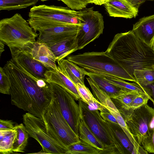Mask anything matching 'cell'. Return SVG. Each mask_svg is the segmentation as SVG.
I'll use <instances>...</instances> for the list:
<instances>
[{"label": "cell", "instance_id": "cell-14", "mask_svg": "<svg viewBox=\"0 0 154 154\" xmlns=\"http://www.w3.org/2000/svg\"><path fill=\"white\" fill-rule=\"evenodd\" d=\"M30 53L32 58L49 69H56L55 56L46 44L36 42L29 43L23 46Z\"/></svg>", "mask_w": 154, "mask_h": 154}, {"label": "cell", "instance_id": "cell-41", "mask_svg": "<svg viewBox=\"0 0 154 154\" xmlns=\"http://www.w3.org/2000/svg\"><path fill=\"white\" fill-rule=\"evenodd\" d=\"M5 44L1 41L0 40V56L2 53L4 51Z\"/></svg>", "mask_w": 154, "mask_h": 154}, {"label": "cell", "instance_id": "cell-39", "mask_svg": "<svg viewBox=\"0 0 154 154\" xmlns=\"http://www.w3.org/2000/svg\"><path fill=\"white\" fill-rule=\"evenodd\" d=\"M133 6L138 9L140 5L146 0L154 1V0H127Z\"/></svg>", "mask_w": 154, "mask_h": 154}, {"label": "cell", "instance_id": "cell-24", "mask_svg": "<svg viewBox=\"0 0 154 154\" xmlns=\"http://www.w3.org/2000/svg\"><path fill=\"white\" fill-rule=\"evenodd\" d=\"M107 122L126 152H128L129 153L139 154L133 144L119 125Z\"/></svg>", "mask_w": 154, "mask_h": 154}, {"label": "cell", "instance_id": "cell-31", "mask_svg": "<svg viewBox=\"0 0 154 154\" xmlns=\"http://www.w3.org/2000/svg\"><path fill=\"white\" fill-rule=\"evenodd\" d=\"M105 78L111 83L119 87L124 91H133L146 94L143 88L136 83H129L125 82L124 80L116 78L106 76Z\"/></svg>", "mask_w": 154, "mask_h": 154}, {"label": "cell", "instance_id": "cell-34", "mask_svg": "<svg viewBox=\"0 0 154 154\" xmlns=\"http://www.w3.org/2000/svg\"><path fill=\"white\" fill-rule=\"evenodd\" d=\"M68 7L73 10H80L85 8L88 0H61Z\"/></svg>", "mask_w": 154, "mask_h": 154}, {"label": "cell", "instance_id": "cell-7", "mask_svg": "<svg viewBox=\"0 0 154 154\" xmlns=\"http://www.w3.org/2000/svg\"><path fill=\"white\" fill-rule=\"evenodd\" d=\"M43 119L48 134L64 146L67 147L80 140L63 116L52 97Z\"/></svg>", "mask_w": 154, "mask_h": 154}, {"label": "cell", "instance_id": "cell-2", "mask_svg": "<svg viewBox=\"0 0 154 154\" xmlns=\"http://www.w3.org/2000/svg\"><path fill=\"white\" fill-rule=\"evenodd\" d=\"M105 52L133 77L135 69H154V49L132 30L116 34Z\"/></svg>", "mask_w": 154, "mask_h": 154}, {"label": "cell", "instance_id": "cell-18", "mask_svg": "<svg viewBox=\"0 0 154 154\" xmlns=\"http://www.w3.org/2000/svg\"><path fill=\"white\" fill-rule=\"evenodd\" d=\"M57 62L60 71L76 85L78 83L84 84V78L87 72L85 69L67 59Z\"/></svg>", "mask_w": 154, "mask_h": 154}, {"label": "cell", "instance_id": "cell-9", "mask_svg": "<svg viewBox=\"0 0 154 154\" xmlns=\"http://www.w3.org/2000/svg\"><path fill=\"white\" fill-rule=\"evenodd\" d=\"M79 28L75 37L77 50H80L98 38L104 28L103 16L93 8L79 11Z\"/></svg>", "mask_w": 154, "mask_h": 154}, {"label": "cell", "instance_id": "cell-44", "mask_svg": "<svg viewBox=\"0 0 154 154\" xmlns=\"http://www.w3.org/2000/svg\"><path fill=\"white\" fill-rule=\"evenodd\" d=\"M57 0L59 1H61V0Z\"/></svg>", "mask_w": 154, "mask_h": 154}, {"label": "cell", "instance_id": "cell-26", "mask_svg": "<svg viewBox=\"0 0 154 154\" xmlns=\"http://www.w3.org/2000/svg\"><path fill=\"white\" fill-rule=\"evenodd\" d=\"M14 128L17 135L13 145V152H24L27 144L29 134L22 123L15 125Z\"/></svg>", "mask_w": 154, "mask_h": 154}, {"label": "cell", "instance_id": "cell-30", "mask_svg": "<svg viewBox=\"0 0 154 154\" xmlns=\"http://www.w3.org/2000/svg\"><path fill=\"white\" fill-rule=\"evenodd\" d=\"M133 74L137 83L142 87L154 82V69H135Z\"/></svg>", "mask_w": 154, "mask_h": 154}, {"label": "cell", "instance_id": "cell-29", "mask_svg": "<svg viewBox=\"0 0 154 154\" xmlns=\"http://www.w3.org/2000/svg\"><path fill=\"white\" fill-rule=\"evenodd\" d=\"M39 0H0V10L11 11L26 8Z\"/></svg>", "mask_w": 154, "mask_h": 154}, {"label": "cell", "instance_id": "cell-5", "mask_svg": "<svg viewBox=\"0 0 154 154\" xmlns=\"http://www.w3.org/2000/svg\"><path fill=\"white\" fill-rule=\"evenodd\" d=\"M79 101L82 117L104 146V149L100 154H125L124 148L107 121L101 116L99 110L90 109L81 99Z\"/></svg>", "mask_w": 154, "mask_h": 154}, {"label": "cell", "instance_id": "cell-23", "mask_svg": "<svg viewBox=\"0 0 154 154\" xmlns=\"http://www.w3.org/2000/svg\"><path fill=\"white\" fill-rule=\"evenodd\" d=\"M17 135L15 129L0 130V152L3 154L12 153L13 145Z\"/></svg>", "mask_w": 154, "mask_h": 154}, {"label": "cell", "instance_id": "cell-1", "mask_svg": "<svg viewBox=\"0 0 154 154\" xmlns=\"http://www.w3.org/2000/svg\"><path fill=\"white\" fill-rule=\"evenodd\" d=\"M3 67L10 81L11 104L43 119L52 98L49 83L42 88L39 87L12 58Z\"/></svg>", "mask_w": 154, "mask_h": 154}, {"label": "cell", "instance_id": "cell-32", "mask_svg": "<svg viewBox=\"0 0 154 154\" xmlns=\"http://www.w3.org/2000/svg\"><path fill=\"white\" fill-rule=\"evenodd\" d=\"M0 92L3 94L10 95V81L3 67H0Z\"/></svg>", "mask_w": 154, "mask_h": 154}, {"label": "cell", "instance_id": "cell-37", "mask_svg": "<svg viewBox=\"0 0 154 154\" xmlns=\"http://www.w3.org/2000/svg\"><path fill=\"white\" fill-rule=\"evenodd\" d=\"M14 123L11 120H0V130L14 129Z\"/></svg>", "mask_w": 154, "mask_h": 154}, {"label": "cell", "instance_id": "cell-16", "mask_svg": "<svg viewBox=\"0 0 154 154\" xmlns=\"http://www.w3.org/2000/svg\"><path fill=\"white\" fill-rule=\"evenodd\" d=\"M132 30L139 38L152 48L154 42V14L140 19L133 25Z\"/></svg>", "mask_w": 154, "mask_h": 154}, {"label": "cell", "instance_id": "cell-33", "mask_svg": "<svg viewBox=\"0 0 154 154\" xmlns=\"http://www.w3.org/2000/svg\"><path fill=\"white\" fill-rule=\"evenodd\" d=\"M141 145L147 152L154 153V122L149 136L143 141Z\"/></svg>", "mask_w": 154, "mask_h": 154}, {"label": "cell", "instance_id": "cell-4", "mask_svg": "<svg viewBox=\"0 0 154 154\" xmlns=\"http://www.w3.org/2000/svg\"><path fill=\"white\" fill-rule=\"evenodd\" d=\"M79 11L69 7L45 5L35 6L27 20L34 31L63 23H79Z\"/></svg>", "mask_w": 154, "mask_h": 154}, {"label": "cell", "instance_id": "cell-8", "mask_svg": "<svg viewBox=\"0 0 154 154\" xmlns=\"http://www.w3.org/2000/svg\"><path fill=\"white\" fill-rule=\"evenodd\" d=\"M131 133L141 145L154 122V108L144 104L135 109H118Z\"/></svg>", "mask_w": 154, "mask_h": 154}, {"label": "cell", "instance_id": "cell-22", "mask_svg": "<svg viewBox=\"0 0 154 154\" xmlns=\"http://www.w3.org/2000/svg\"><path fill=\"white\" fill-rule=\"evenodd\" d=\"M78 130V135L80 140L101 151L104 149V146L91 130L82 117Z\"/></svg>", "mask_w": 154, "mask_h": 154}, {"label": "cell", "instance_id": "cell-21", "mask_svg": "<svg viewBox=\"0 0 154 154\" xmlns=\"http://www.w3.org/2000/svg\"><path fill=\"white\" fill-rule=\"evenodd\" d=\"M86 75L110 98L125 91L111 83L106 79L105 76L88 71L87 72Z\"/></svg>", "mask_w": 154, "mask_h": 154}, {"label": "cell", "instance_id": "cell-3", "mask_svg": "<svg viewBox=\"0 0 154 154\" xmlns=\"http://www.w3.org/2000/svg\"><path fill=\"white\" fill-rule=\"evenodd\" d=\"M66 58L88 72L137 83L134 77L105 52H85L69 55Z\"/></svg>", "mask_w": 154, "mask_h": 154}, {"label": "cell", "instance_id": "cell-28", "mask_svg": "<svg viewBox=\"0 0 154 154\" xmlns=\"http://www.w3.org/2000/svg\"><path fill=\"white\" fill-rule=\"evenodd\" d=\"M140 93L133 91H124L110 98L118 109H127L132 101Z\"/></svg>", "mask_w": 154, "mask_h": 154}, {"label": "cell", "instance_id": "cell-43", "mask_svg": "<svg viewBox=\"0 0 154 154\" xmlns=\"http://www.w3.org/2000/svg\"><path fill=\"white\" fill-rule=\"evenodd\" d=\"M152 48L154 49V42L152 45Z\"/></svg>", "mask_w": 154, "mask_h": 154}, {"label": "cell", "instance_id": "cell-10", "mask_svg": "<svg viewBox=\"0 0 154 154\" xmlns=\"http://www.w3.org/2000/svg\"><path fill=\"white\" fill-rule=\"evenodd\" d=\"M23 119L29 135L39 143L43 152L47 154H66L67 147L48 134L43 119L28 112L23 115Z\"/></svg>", "mask_w": 154, "mask_h": 154}, {"label": "cell", "instance_id": "cell-35", "mask_svg": "<svg viewBox=\"0 0 154 154\" xmlns=\"http://www.w3.org/2000/svg\"><path fill=\"white\" fill-rule=\"evenodd\" d=\"M149 99V97L148 95L145 94L140 93L132 101L129 105L128 109H135L147 104Z\"/></svg>", "mask_w": 154, "mask_h": 154}, {"label": "cell", "instance_id": "cell-25", "mask_svg": "<svg viewBox=\"0 0 154 154\" xmlns=\"http://www.w3.org/2000/svg\"><path fill=\"white\" fill-rule=\"evenodd\" d=\"M76 87L81 99L89 107L100 112L105 109L106 108L96 99L85 84L78 83L76 85Z\"/></svg>", "mask_w": 154, "mask_h": 154}, {"label": "cell", "instance_id": "cell-27", "mask_svg": "<svg viewBox=\"0 0 154 154\" xmlns=\"http://www.w3.org/2000/svg\"><path fill=\"white\" fill-rule=\"evenodd\" d=\"M101 151L80 139L67 147L66 154H99Z\"/></svg>", "mask_w": 154, "mask_h": 154}, {"label": "cell", "instance_id": "cell-40", "mask_svg": "<svg viewBox=\"0 0 154 154\" xmlns=\"http://www.w3.org/2000/svg\"><path fill=\"white\" fill-rule=\"evenodd\" d=\"M108 0H88L89 3H94L96 5H104Z\"/></svg>", "mask_w": 154, "mask_h": 154}, {"label": "cell", "instance_id": "cell-6", "mask_svg": "<svg viewBox=\"0 0 154 154\" xmlns=\"http://www.w3.org/2000/svg\"><path fill=\"white\" fill-rule=\"evenodd\" d=\"M38 36V33L19 14L0 21V40L9 47L11 52L36 42Z\"/></svg>", "mask_w": 154, "mask_h": 154}, {"label": "cell", "instance_id": "cell-20", "mask_svg": "<svg viewBox=\"0 0 154 154\" xmlns=\"http://www.w3.org/2000/svg\"><path fill=\"white\" fill-rule=\"evenodd\" d=\"M54 54L57 62L67 57L77 50L75 37L58 42L49 46Z\"/></svg>", "mask_w": 154, "mask_h": 154}, {"label": "cell", "instance_id": "cell-19", "mask_svg": "<svg viewBox=\"0 0 154 154\" xmlns=\"http://www.w3.org/2000/svg\"><path fill=\"white\" fill-rule=\"evenodd\" d=\"M103 106L110 112L116 118L118 124L122 129L138 151L139 154H147V152L134 137L129 130L126 123L119 110L109 97H108Z\"/></svg>", "mask_w": 154, "mask_h": 154}, {"label": "cell", "instance_id": "cell-13", "mask_svg": "<svg viewBox=\"0 0 154 154\" xmlns=\"http://www.w3.org/2000/svg\"><path fill=\"white\" fill-rule=\"evenodd\" d=\"M12 58L29 73L38 79L46 81L45 74L48 69L34 59L24 47L11 52Z\"/></svg>", "mask_w": 154, "mask_h": 154}, {"label": "cell", "instance_id": "cell-42", "mask_svg": "<svg viewBox=\"0 0 154 154\" xmlns=\"http://www.w3.org/2000/svg\"><path fill=\"white\" fill-rule=\"evenodd\" d=\"M41 0V1H42V2H44V1H48V0Z\"/></svg>", "mask_w": 154, "mask_h": 154}, {"label": "cell", "instance_id": "cell-36", "mask_svg": "<svg viewBox=\"0 0 154 154\" xmlns=\"http://www.w3.org/2000/svg\"><path fill=\"white\" fill-rule=\"evenodd\" d=\"M100 114L101 116L104 120L118 124L115 116L107 109L104 111L100 112Z\"/></svg>", "mask_w": 154, "mask_h": 154}, {"label": "cell", "instance_id": "cell-38", "mask_svg": "<svg viewBox=\"0 0 154 154\" xmlns=\"http://www.w3.org/2000/svg\"><path fill=\"white\" fill-rule=\"evenodd\" d=\"M142 87L146 94L149 96V99L152 101L154 105V82Z\"/></svg>", "mask_w": 154, "mask_h": 154}, {"label": "cell", "instance_id": "cell-11", "mask_svg": "<svg viewBox=\"0 0 154 154\" xmlns=\"http://www.w3.org/2000/svg\"><path fill=\"white\" fill-rule=\"evenodd\" d=\"M48 83L52 97L64 118L79 136V127L82 117L79 104L76 102L73 96L61 87L53 82Z\"/></svg>", "mask_w": 154, "mask_h": 154}, {"label": "cell", "instance_id": "cell-15", "mask_svg": "<svg viewBox=\"0 0 154 154\" xmlns=\"http://www.w3.org/2000/svg\"><path fill=\"white\" fill-rule=\"evenodd\" d=\"M104 5L111 17L131 19L138 15V9L127 0H108Z\"/></svg>", "mask_w": 154, "mask_h": 154}, {"label": "cell", "instance_id": "cell-12", "mask_svg": "<svg viewBox=\"0 0 154 154\" xmlns=\"http://www.w3.org/2000/svg\"><path fill=\"white\" fill-rule=\"evenodd\" d=\"M79 23H63L51 26L40 30L36 41L48 46L61 41L76 37Z\"/></svg>", "mask_w": 154, "mask_h": 154}, {"label": "cell", "instance_id": "cell-17", "mask_svg": "<svg viewBox=\"0 0 154 154\" xmlns=\"http://www.w3.org/2000/svg\"><path fill=\"white\" fill-rule=\"evenodd\" d=\"M45 76L47 82H53L60 85L71 94L76 100L80 99L76 85L60 71L57 66L56 69L47 71Z\"/></svg>", "mask_w": 154, "mask_h": 154}]
</instances>
